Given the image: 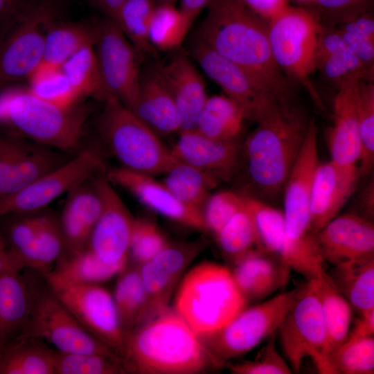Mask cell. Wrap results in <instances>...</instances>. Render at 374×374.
I'll return each mask as SVG.
<instances>
[{
    "label": "cell",
    "mask_w": 374,
    "mask_h": 374,
    "mask_svg": "<svg viewBox=\"0 0 374 374\" xmlns=\"http://www.w3.org/2000/svg\"><path fill=\"white\" fill-rule=\"evenodd\" d=\"M23 0H0V19L13 12Z\"/></svg>",
    "instance_id": "61"
},
{
    "label": "cell",
    "mask_w": 374,
    "mask_h": 374,
    "mask_svg": "<svg viewBox=\"0 0 374 374\" xmlns=\"http://www.w3.org/2000/svg\"><path fill=\"white\" fill-rule=\"evenodd\" d=\"M283 352L292 371L311 358L319 373L332 374L326 328L313 280L297 288L294 300L278 329Z\"/></svg>",
    "instance_id": "11"
},
{
    "label": "cell",
    "mask_w": 374,
    "mask_h": 374,
    "mask_svg": "<svg viewBox=\"0 0 374 374\" xmlns=\"http://www.w3.org/2000/svg\"><path fill=\"white\" fill-rule=\"evenodd\" d=\"M63 154L0 131V199L66 163L70 159Z\"/></svg>",
    "instance_id": "19"
},
{
    "label": "cell",
    "mask_w": 374,
    "mask_h": 374,
    "mask_svg": "<svg viewBox=\"0 0 374 374\" xmlns=\"http://www.w3.org/2000/svg\"><path fill=\"white\" fill-rule=\"evenodd\" d=\"M365 187L360 195L359 204L364 213L363 216L371 220V217L373 216L374 211V186L373 177L372 180Z\"/></svg>",
    "instance_id": "59"
},
{
    "label": "cell",
    "mask_w": 374,
    "mask_h": 374,
    "mask_svg": "<svg viewBox=\"0 0 374 374\" xmlns=\"http://www.w3.org/2000/svg\"><path fill=\"white\" fill-rule=\"evenodd\" d=\"M215 238L221 253L231 264L249 251L259 249L255 223L246 200L244 206L224 224Z\"/></svg>",
    "instance_id": "41"
},
{
    "label": "cell",
    "mask_w": 374,
    "mask_h": 374,
    "mask_svg": "<svg viewBox=\"0 0 374 374\" xmlns=\"http://www.w3.org/2000/svg\"><path fill=\"white\" fill-rule=\"evenodd\" d=\"M161 62V70L175 105L179 132L195 130L208 97L206 83L187 52L179 48Z\"/></svg>",
    "instance_id": "27"
},
{
    "label": "cell",
    "mask_w": 374,
    "mask_h": 374,
    "mask_svg": "<svg viewBox=\"0 0 374 374\" xmlns=\"http://www.w3.org/2000/svg\"><path fill=\"white\" fill-rule=\"evenodd\" d=\"M95 38V23L55 21L45 35L42 62L61 66L79 50L94 44Z\"/></svg>",
    "instance_id": "34"
},
{
    "label": "cell",
    "mask_w": 374,
    "mask_h": 374,
    "mask_svg": "<svg viewBox=\"0 0 374 374\" xmlns=\"http://www.w3.org/2000/svg\"><path fill=\"white\" fill-rule=\"evenodd\" d=\"M162 183L182 204L199 211L220 183L212 175L189 164L177 161L163 174Z\"/></svg>",
    "instance_id": "35"
},
{
    "label": "cell",
    "mask_w": 374,
    "mask_h": 374,
    "mask_svg": "<svg viewBox=\"0 0 374 374\" xmlns=\"http://www.w3.org/2000/svg\"><path fill=\"white\" fill-rule=\"evenodd\" d=\"M312 280L326 328L330 354L348 335L352 307L332 283L326 272Z\"/></svg>",
    "instance_id": "36"
},
{
    "label": "cell",
    "mask_w": 374,
    "mask_h": 374,
    "mask_svg": "<svg viewBox=\"0 0 374 374\" xmlns=\"http://www.w3.org/2000/svg\"><path fill=\"white\" fill-rule=\"evenodd\" d=\"M310 120L294 103L283 105L258 121L241 144L231 180L242 195L266 202L283 192L305 140Z\"/></svg>",
    "instance_id": "2"
},
{
    "label": "cell",
    "mask_w": 374,
    "mask_h": 374,
    "mask_svg": "<svg viewBox=\"0 0 374 374\" xmlns=\"http://www.w3.org/2000/svg\"><path fill=\"white\" fill-rule=\"evenodd\" d=\"M27 81L33 94L57 106L66 108L82 103L60 66L42 62Z\"/></svg>",
    "instance_id": "44"
},
{
    "label": "cell",
    "mask_w": 374,
    "mask_h": 374,
    "mask_svg": "<svg viewBox=\"0 0 374 374\" xmlns=\"http://www.w3.org/2000/svg\"><path fill=\"white\" fill-rule=\"evenodd\" d=\"M94 179L103 206L87 249L103 262L124 270L127 266L136 218L114 190L105 171L95 175Z\"/></svg>",
    "instance_id": "18"
},
{
    "label": "cell",
    "mask_w": 374,
    "mask_h": 374,
    "mask_svg": "<svg viewBox=\"0 0 374 374\" xmlns=\"http://www.w3.org/2000/svg\"><path fill=\"white\" fill-rule=\"evenodd\" d=\"M24 268L22 262L8 248L0 233V276L8 272L21 271Z\"/></svg>",
    "instance_id": "56"
},
{
    "label": "cell",
    "mask_w": 374,
    "mask_h": 374,
    "mask_svg": "<svg viewBox=\"0 0 374 374\" xmlns=\"http://www.w3.org/2000/svg\"><path fill=\"white\" fill-rule=\"evenodd\" d=\"M332 374H373L374 373L373 336H352L330 353Z\"/></svg>",
    "instance_id": "43"
},
{
    "label": "cell",
    "mask_w": 374,
    "mask_h": 374,
    "mask_svg": "<svg viewBox=\"0 0 374 374\" xmlns=\"http://www.w3.org/2000/svg\"><path fill=\"white\" fill-rule=\"evenodd\" d=\"M211 0H180L178 8L186 25L190 29L198 15L206 8Z\"/></svg>",
    "instance_id": "57"
},
{
    "label": "cell",
    "mask_w": 374,
    "mask_h": 374,
    "mask_svg": "<svg viewBox=\"0 0 374 374\" xmlns=\"http://www.w3.org/2000/svg\"><path fill=\"white\" fill-rule=\"evenodd\" d=\"M315 236L324 262L334 266L374 259L373 223L362 215H337Z\"/></svg>",
    "instance_id": "21"
},
{
    "label": "cell",
    "mask_w": 374,
    "mask_h": 374,
    "mask_svg": "<svg viewBox=\"0 0 374 374\" xmlns=\"http://www.w3.org/2000/svg\"><path fill=\"white\" fill-rule=\"evenodd\" d=\"M43 275L50 290L79 323L121 358L125 332L112 294L100 285L69 283Z\"/></svg>",
    "instance_id": "12"
},
{
    "label": "cell",
    "mask_w": 374,
    "mask_h": 374,
    "mask_svg": "<svg viewBox=\"0 0 374 374\" xmlns=\"http://www.w3.org/2000/svg\"><path fill=\"white\" fill-rule=\"evenodd\" d=\"M373 0H312L307 6L321 24L336 25L371 10Z\"/></svg>",
    "instance_id": "52"
},
{
    "label": "cell",
    "mask_w": 374,
    "mask_h": 374,
    "mask_svg": "<svg viewBox=\"0 0 374 374\" xmlns=\"http://www.w3.org/2000/svg\"><path fill=\"white\" fill-rule=\"evenodd\" d=\"M190 30L175 5H157L149 26V40L157 51L171 53L181 48Z\"/></svg>",
    "instance_id": "46"
},
{
    "label": "cell",
    "mask_w": 374,
    "mask_h": 374,
    "mask_svg": "<svg viewBox=\"0 0 374 374\" xmlns=\"http://www.w3.org/2000/svg\"><path fill=\"white\" fill-rule=\"evenodd\" d=\"M95 26L94 48L105 89L131 109L144 60L114 19L104 16Z\"/></svg>",
    "instance_id": "13"
},
{
    "label": "cell",
    "mask_w": 374,
    "mask_h": 374,
    "mask_svg": "<svg viewBox=\"0 0 374 374\" xmlns=\"http://www.w3.org/2000/svg\"><path fill=\"white\" fill-rule=\"evenodd\" d=\"M42 209L36 211V260L35 269L45 274L65 251L59 215Z\"/></svg>",
    "instance_id": "47"
},
{
    "label": "cell",
    "mask_w": 374,
    "mask_h": 374,
    "mask_svg": "<svg viewBox=\"0 0 374 374\" xmlns=\"http://www.w3.org/2000/svg\"><path fill=\"white\" fill-rule=\"evenodd\" d=\"M195 35L245 71L280 103L294 102L293 83L276 63L268 38V21L242 0H211Z\"/></svg>",
    "instance_id": "1"
},
{
    "label": "cell",
    "mask_w": 374,
    "mask_h": 374,
    "mask_svg": "<svg viewBox=\"0 0 374 374\" xmlns=\"http://www.w3.org/2000/svg\"><path fill=\"white\" fill-rule=\"evenodd\" d=\"M326 274L359 314L374 309V259L335 265Z\"/></svg>",
    "instance_id": "32"
},
{
    "label": "cell",
    "mask_w": 374,
    "mask_h": 374,
    "mask_svg": "<svg viewBox=\"0 0 374 374\" xmlns=\"http://www.w3.org/2000/svg\"><path fill=\"white\" fill-rule=\"evenodd\" d=\"M36 212L10 214L0 218V233L10 251L24 265L35 269L36 260Z\"/></svg>",
    "instance_id": "45"
},
{
    "label": "cell",
    "mask_w": 374,
    "mask_h": 374,
    "mask_svg": "<svg viewBox=\"0 0 374 374\" xmlns=\"http://www.w3.org/2000/svg\"><path fill=\"white\" fill-rule=\"evenodd\" d=\"M105 175L112 184L129 192L148 208L181 224L206 232L202 213L180 202L154 176L121 166L109 170Z\"/></svg>",
    "instance_id": "24"
},
{
    "label": "cell",
    "mask_w": 374,
    "mask_h": 374,
    "mask_svg": "<svg viewBox=\"0 0 374 374\" xmlns=\"http://www.w3.org/2000/svg\"><path fill=\"white\" fill-rule=\"evenodd\" d=\"M178 0H157V5L159 4H171L175 5Z\"/></svg>",
    "instance_id": "62"
},
{
    "label": "cell",
    "mask_w": 374,
    "mask_h": 374,
    "mask_svg": "<svg viewBox=\"0 0 374 374\" xmlns=\"http://www.w3.org/2000/svg\"><path fill=\"white\" fill-rule=\"evenodd\" d=\"M297 288L244 308L228 323L198 336L217 366L242 355L274 334L291 307Z\"/></svg>",
    "instance_id": "10"
},
{
    "label": "cell",
    "mask_w": 374,
    "mask_h": 374,
    "mask_svg": "<svg viewBox=\"0 0 374 374\" xmlns=\"http://www.w3.org/2000/svg\"><path fill=\"white\" fill-rule=\"evenodd\" d=\"M187 53L222 89L224 94L242 109L247 120L258 123L284 105L262 88L245 71L218 55L195 35Z\"/></svg>",
    "instance_id": "15"
},
{
    "label": "cell",
    "mask_w": 374,
    "mask_h": 374,
    "mask_svg": "<svg viewBox=\"0 0 374 374\" xmlns=\"http://www.w3.org/2000/svg\"><path fill=\"white\" fill-rule=\"evenodd\" d=\"M336 28L347 46L362 62L368 75L373 79L374 40L338 26Z\"/></svg>",
    "instance_id": "54"
},
{
    "label": "cell",
    "mask_w": 374,
    "mask_h": 374,
    "mask_svg": "<svg viewBox=\"0 0 374 374\" xmlns=\"http://www.w3.org/2000/svg\"><path fill=\"white\" fill-rule=\"evenodd\" d=\"M253 11L269 21L288 5V0H242Z\"/></svg>",
    "instance_id": "55"
},
{
    "label": "cell",
    "mask_w": 374,
    "mask_h": 374,
    "mask_svg": "<svg viewBox=\"0 0 374 374\" xmlns=\"http://www.w3.org/2000/svg\"><path fill=\"white\" fill-rule=\"evenodd\" d=\"M96 8L105 17L114 19L125 0H91Z\"/></svg>",
    "instance_id": "60"
},
{
    "label": "cell",
    "mask_w": 374,
    "mask_h": 374,
    "mask_svg": "<svg viewBox=\"0 0 374 374\" xmlns=\"http://www.w3.org/2000/svg\"><path fill=\"white\" fill-rule=\"evenodd\" d=\"M104 171L100 154L92 148H85L58 168L0 199V217L44 209L64 193Z\"/></svg>",
    "instance_id": "14"
},
{
    "label": "cell",
    "mask_w": 374,
    "mask_h": 374,
    "mask_svg": "<svg viewBox=\"0 0 374 374\" xmlns=\"http://www.w3.org/2000/svg\"><path fill=\"white\" fill-rule=\"evenodd\" d=\"M361 177L357 165L344 166L332 160L319 163L310 202V223L314 234L337 216Z\"/></svg>",
    "instance_id": "22"
},
{
    "label": "cell",
    "mask_w": 374,
    "mask_h": 374,
    "mask_svg": "<svg viewBox=\"0 0 374 374\" xmlns=\"http://www.w3.org/2000/svg\"><path fill=\"white\" fill-rule=\"evenodd\" d=\"M156 6L157 0H125L114 19L143 60L157 59L148 37Z\"/></svg>",
    "instance_id": "38"
},
{
    "label": "cell",
    "mask_w": 374,
    "mask_h": 374,
    "mask_svg": "<svg viewBox=\"0 0 374 374\" xmlns=\"http://www.w3.org/2000/svg\"><path fill=\"white\" fill-rule=\"evenodd\" d=\"M57 8L55 0H23L0 19V90L27 80L43 62L45 35Z\"/></svg>",
    "instance_id": "8"
},
{
    "label": "cell",
    "mask_w": 374,
    "mask_h": 374,
    "mask_svg": "<svg viewBox=\"0 0 374 374\" xmlns=\"http://www.w3.org/2000/svg\"><path fill=\"white\" fill-rule=\"evenodd\" d=\"M245 200L255 223L258 248L283 263L285 224L283 211L255 198L245 196Z\"/></svg>",
    "instance_id": "42"
},
{
    "label": "cell",
    "mask_w": 374,
    "mask_h": 374,
    "mask_svg": "<svg viewBox=\"0 0 374 374\" xmlns=\"http://www.w3.org/2000/svg\"><path fill=\"white\" fill-rule=\"evenodd\" d=\"M24 269L0 276V345L3 346L23 335L36 301L47 285L40 271Z\"/></svg>",
    "instance_id": "20"
},
{
    "label": "cell",
    "mask_w": 374,
    "mask_h": 374,
    "mask_svg": "<svg viewBox=\"0 0 374 374\" xmlns=\"http://www.w3.org/2000/svg\"><path fill=\"white\" fill-rule=\"evenodd\" d=\"M118 276L112 296L121 325L126 333L140 322L145 305V292L139 266L127 267Z\"/></svg>",
    "instance_id": "39"
},
{
    "label": "cell",
    "mask_w": 374,
    "mask_h": 374,
    "mask_svg": "<svg viewBox=\"0 0 374 374\" xmlns=\"http://www.w3.org/2000/svg\"><path fill=\"white\" fill-rule=\"evenodd\" d=\"M121 359L98 353H64L57 350L55 374H124Z\"/></svg>",
    "instance_id": "49"
},
{
    "label": "cell",
    "mask_w": 374,
    "mask_h": 374,
    "mask_svg": "<svg viewBox=\"0 0 374 374\" xmlns=\"http://www.w3.org/2000/svg\"><path fill=\"white\" fill-rule=\"evenodd\" d=\"M130 110L160 138L179 132L174 100L157 59L142 66L137 98Z\"/></svg>",
    "instance_id": "26"
},
{
    "label": "cell",
    "mask_w": 374,
    "mask_h": 374,
    "mask_svg": "<svg viewBox=\"0 0 374 374\" xmlns=\"http://www.w3.org/2000/svg\"><path fill=\"white\" fill-rule=\"evenodd\" d=\"M60 67L82 100L92 97L103 101L108 94L102 81L94 44L79 50Z\"/></svg>",
    "instance_id": "40"
},
{
    "label": "cell",
    "mask_w": 374,
    "mask_h": 374,
    "mask_svg": "<svg viewBox=\"0 0 374 374\" xmlns=\"http://www.w3.org/2000/svg\"><path fill=\"white\" fill-rule=\"evenodd\" d=\"M360 317L348 335L373 336L374 335V309L359 314Z\"/></svg>",
    "instance_id": "58"
},
{
    "label": "cell",
    "mask_w": 374,
    "mask_h": 374,
    "mask_svg": "<svg viewBox=\"0 0 374 374\" xmlns=\"http://www.w3.org/2000/svg\"><path fill=\"white\" fill-rule=\"evenodd\" d=\"M56 355L44 341L21 336L5 347L0 374H55Z\"/></svg>",
    "instance_id": "31"
},
{
    "label": "cell",
    "mask_w": 374,
    "mask_h": 374,
    "mask_svg": "<svg viewBox=\"0 0 374 374\" xmlns=\"http://www.w3.org/2000/svg\"><path fill=\"white\" fill-rule=\"evenodd\" d=\"M242 109L225 94L208 96L198 118L196 128L204 136L217 140L238 139L244 121Z\"/></svg>",
    "instance_id": "33"
},
{
    "label": "cell",
    "mask_w": 374,
    "mask_h": 374,
    "mask_svg": "<svg viewBox=\"0 0 374 374\" xmlns=\"http://www.w3.org/2000/svg\"><path fill=\"white\" fill-rule=\"evenodd\" d=\"M241 143L213 139L197 130L179 132L170 148L179 161L193 166L221 181H231L237 169Z\"/></svg>",
    "instance_id": "25"
},
{
    "label": "cell",
    "mask_w": 374,
    "mask_h": 374,
    "mask_svg": "<svg viewBox=\"0 0 374 374\" xmlns=\"http://www.w3.org/2000/svg\"><path fill=\"white\" fill-rule=\"evenodd\" d=\"M357 121L361 144L358 167L361 177H366L374 165V84L362 78L358 85Z\"/></svg>",
    "instance_id": "48"
},
{
    "label": "cell",
    "mask_w": 374,
    "mask_h": 374,
    "mask_svg": "<svg viewBox=\"0 0 374 374\" xmlns=\"http://www.w3.org/2000/svg\"><path fill=\"white\" fill-rule=\"evenodd\" d=\"M22 336L47 341L55 350L64 353L118 357L79 323L48 285L38 296Z\"/></svg>",
    "instance_id": "16"
},
{
    "label": "cell",
    "mask_w": 374,
    "mask_h": 374,
    "mask_svg": "<svg viewBox=\"0 0 374 374\" xmlns=\"http://www.w3.org/2000/svg\"><path fill=\"white\" fill-rule=\"evenodd\" d=\"M316 69L330 82L339 86L353 73H361L364 79L373 80L363 64L346 44L335 25L322 24L319 31Z\"/></svg>",
    "instance_id": "30"
},
{
    "label": "cell",
    "mask_w": 374,
    "mask_h": 374,
    "mask_svg": "<svg viewBox=\"0 0 374 374\" xmlns=\"http://www.w3.org/2000/svg\"><path fill=\"white\" fill-rule=\"evenodd\" d=\"M103 206V199L94 176L68 192L59 215L65 251L80 253L87 249L91 234L101 214Z\"/></svg>",
    "instance_id": "28"
},
{
    "label": "cell",
    "mask_w": 374,
    "mask_h": 374,
    "mask_svg": "<svg viewBox=\"0 0 374 374\" xmlns=\"http://www.w3.org/2000/svg\"><path fill=\"white\" fill-rule=\"evenodd\" d=\"M361 73L348 75L338 87L332 105V123L326 138L330 160L357 166L361 157L357 121V93Z\"/></svg>",
    "instance_id": "23"
},
{
    "label": "cell",
    "mask_w": 374,
    "mask_h": 374,
    "mask_svg": "<svg viewBox=\"0 0 374 374\" xmlns=\"http://www.w3.org/2000/svg\"><path fill=\"white\" fill-rule=\"evenodd\" d=\"M319 163L317 126L312 118L283 192L285 224L283 262L305 277L317 275L324 265L310 223L312 184Z\"/></svg>",
    "instance_id": "5"
},
{
    "label": "cell",
    "mask_w": 374,
    "mask_h": 374,
    "mask_svg": "<svg viewBox=\"0 0 374 374\" xmlns=\"http://www.w3.org/2000/svg\"><path fill=\"white\" fill-rule=\"evenodd\" d=\"M123 271L103 262L87 249L80 253L64 251L53 268L43 274L69 283L99 285Z\"/></svg>",
    "instance_id": "37"
},
{
    "label": "cell",
    "mask_w": 374,
    "mask_h": 374,
    "mask_svg": "<svg viewBox=\"0 0 374 374\" xmlns=\"http://www.w3.org/2000/svg\"><path fill=\"white\" fill-rule=\"evenodd\" d=\"M321 24L309 9L289 4L268 21V38L273 57L287 76L301 84L315 105L323 103L310 76L316 70Z\"/></svg>",
    "instance_id": "9"
},
{
    "label": "cell",
    "mask_w": 374,
    "mask_h": 374,
    "mask_svg": "<svg viewBox=\"0 0 374 374\" xmlns=\"http://www.w3.org/2000/svg\"><path fill=\"white\" fill-rule=\"evenodd\" d=\"M169 243L159 228L147 219H135L132 234L129 258L141 266L153 258Z\"/></svg>",
    "instance_id": "51"
},
{
    "label": "cell",
    "mask_w": 374,
    "mask_h": 374,
    "mask_svg": "<svg viewBox=\"0 0 374 374\" xmlns=\"http://www.w3.org/2000/svg\"><path fill=\"white\" fill-rule=\"evenodd\" d=\"M245 204V197L235 189L211 194L202 208L206 232L214 237Z\"/></svg>",
    "instance_id": "50"
},
{
    "label": "cell",
    "mask_w": 374,
    "mask_h": 374,
    "mask_svg": "<svg viewBox=\"0 0 374 374\" xmlns=\"http://www.w3.org/2000/svg\"><path fill=\"white\" fill-rule=\"evenodd\" d=\"M103 102L96 128L121 167L154 176L177 161L161 138L117 98L107 94Z\"/></svg>",
    "instance_id": "7"
},
{
    "label": "cell",
    "mask_w": 374,
    "mask_h": 374,
    "mask_svg": "<svg viewBox=\"0 0 374 374\" xmlns=\"http://www.w3.org/2000/svg\"><path fill=\"white\" fill-rule=\"evenodd\" d=\"M230 269L204 261L181 280L172 308L197 336L210 334L247 307Z\"/></svg>",
    "instance_id": "6"
},
{
    "label": "cell",
    "mask_w": 374,
    "mask_h": 374,
    "mask_svg": "<svg viewBox=\"0 0 374 374\" xmlns=\"http://www.w3.org/2000/svg\"><path fill=\"white\" fill-rule=\"evenodd\" d=\"M6 346L0 345V358Z\"/></svg>",
    "instance_id": "64"
},
{
    "label": "cell",
    "mask_w": 374,
    "mask_h": 374,
    "mask_svg": "<svg viewBox=\"0 0 374 374\" xmlns=\"http://www.w3.org/2000/svg\"><path fill=\"white\" fill-rule=\"evenodd\" d=\"M295 2L301 4L308 6L312 1V0H294Z\"/></svg>",
    "instance_id": "63"
},
{
    "label": "cell",
    "mask_w": 374,
    "mask_h": 374,
    "mask_svg": "<svg viewBox=\"0 0 374 374\" xmlns=\"http://www.w3.org/2000/svg\"><path fill=\"white\" fill-rule=\"evenodd\" d=\"M121 358L127 373L196 374L219 368L170 306L125 333Z\"/></svg>",
    "instance_id": "3"
},
{
    "label": "cell",
    "mask_w": 374,
    "mask_h": 374,
    "mask_svg": "<svg viewBox=\"0 0 374 374\" xmlns=\"http://www.w3.org/2000/svg\"><path fill=\"white\" fill-rule=\"evenodd\" d=\"M233 374H290L291 367L276 348L275 335L270 339L253 361L224 365Z\"/></svg>",
    "instance_id": "53"
},
{
    "label": "cell",
    "mask_w": 374,
    "mask_h": 374,
    "mask_svg": "<svg viewBox=\"0 0 374 374\" xmlns=\"http://www.w3.org/2000/svg\"><path fill=\"white\" fill-rule=\"evenodd\" d=\"M233 278L247 303L262 301L284 286L290 269L274 256L255 249L232 264Z\"/></svg>",
    "instance_id": "29"
},
{
    "label": "cell",
    "mask_w": 374,
    "mask_h": 374,
    "mask_svg": "<svg viewBox=\"0 0 374 374\" xmlns=\"http://www.w3.org/2000/svg\"><path fill=\"white\" fill-rule=\"evenodd\" d=\"M207 244L208 240L204 237L190 242H169L153 258L139 266L145 292V305L138 326L169 307L183 274Z\"/></svg>",
    "instance_id": "17"
},
{
    "label": "cell",
    "mask_w": 374,
    "mask_h": 374,
    "mask_svg": "<svg viewBox=\"0 0 374 374\" xmlns=\"http://www.w3.org/2000/svg\"><path fill=\"white\" fill-rule=\"evenodd\" d=\"M90 113L82 103L61 107L18 84L0 90V131L64 153L79 145Z\"/></svg>",
    "instance_id": "4"
}]
</instances>
